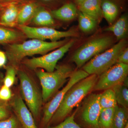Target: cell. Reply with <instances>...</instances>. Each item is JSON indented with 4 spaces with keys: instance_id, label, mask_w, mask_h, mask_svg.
Here are the masks:
<instances>
[{
    "instance_id": "36",
    "label": "cell",
    "mask_w": 128,
    "mask_h": 128,
    "mask_svg": "<svg viewBox=\"0 0 128 128\" xmlns=\"http://www.w3.org/2000/svg\"><path fill=\"white\" fill-rule=\"evenodd\" d=\"M124 128H128V123L126 124V126H125Z\"/></svg>"
},
{
    "instance_id": "29",
    "label": "cell",
    "mask_w": 128,
    "mask_h": 128,
    "mask_svg": "<svg viewBox=\"0 0 128 128\" xmlns=\"http://www.w3.org/2000/svg\"><path fill=\"white\" fill-rule=\"evenodd\" d=\"M12 115L9 104L6 101L0 100V121L8 118Z\"/></svg>"
},
{
    "instance_id": "13",
    "label": "cell",
    "mask_w": 128,
    "mask_h": 128,
    "mask_svg": "<svg viewBox=\"0 0 128 128\" xmlns=\"http://www.w3.org/2000/svg\"><path fill=\"white\" fill-rule=\"evenodd\" d=\"M22 4L14 2L0 4V25L8 28L18 26V12Z\"/></svg>"
},
{
    "instance_id": "4",
    "label": "cell",
    "mask_w": 128,
    "mask_h": 128,
    "mask_svg": "<svg viewBox=\"0 0 128 128\" xmlns=\"http://www.w3.org/2000/svg\"><path fill=\"white\" fill-rule=\"evenodd\" d=\"M115 40L112 34H104L94 37L76 49L70 60L76 64V69H78L92 58L112 47Z\"/></svg>"
},
{
    "instance_id": "34",
    "label": "cell",
    "mask_w": 128,
    "mask_h": 128,
    "mask_svg": "<svg viewBox=\"0 0 128 128\" xmlns=\"http://www.w3.org/2000/svg\"><path fill=\"white\" fill-rule=\"evenodd\" d=\"M75 4L76 5V6H78V5L82 3V2H84L86 0H73Z\"/></svg>"
},
{
    "instance_id": "23",
    "label": "cell",
    "mask_w": 128,
    "mask_h": 128,
    "mask_svg": "<svg viewBox=\"0 0 128 128\" xmlns=\"http://www.w3.org/2000/svg\"><path fill=\"white\" fill-rule=\"evenodd\" d=\"M99 104L102 109L115 108L118 106L115 94L112 89L104 90L100 94Z\"/></svg>"
},
{
    "instance_id": "31",
    "label": "cell",
    "mask_w": 128,
    "mask_h": 128,
    "mask_svg": "<svg viewBox=\"0 0 128 128\" xmlns=\"http://www.w3.org/2000/svg\"><path fill=\"white\" fill-rule=\"evenodd\" d=\"M117 63L128 64V48H126L120 54Z\"/></svg>"
},
{
    "instance_id": "22",
    "label": "cell",
    "mask_w": 128,
    "mask_h": 128,
    "mask_svg": "<svg viewBox=\"0 0 128 128\" xmlns=\"http://www.w3.org/2000/svg\"><path fill=\"white\" fill-rule=\"evenodd\" d=\"M78 16L79 28L83 32H90L93 31L98 24L96 19L80 11Z\"/></svg>"
},
{
    "instance_id": "17",
    "label": "cell",
    "mask_w": 128,
    "mask_h": 128,
    "mask_svg": "<svg viewBox=\"0 0 128 128\" xmlns=\"http://www.w3.org/2000/svg\"><path fill=\"white\" fill-rule=\"evenodd\" d=\"M101 6L103 18L109 25H112L119 14V4L116 0H101Z\"/></svg>"
},
{
    "instance_id": "10",
    "label": "cell",
    "mask_w": 128,
    "mask_h": 128,
    "mask_svg": "<svg viewBox=\"0 0 128 128\" xmlns=\"http://www.w3.org/2000/svg\"><path fill=\"white\" fill-rule=\"evenodd\" d=\"M18 27L25 36L31 39L44 41L46 40H49L54 42L59 41L63 38H76L79 36L78 32L74 29L66 31H60L49 27H32L28 25Z\"/></svg>"
},
{
    "instance_id": "5",
    "label": "cell",
    "mask_w": 128,
    "mask_h": 128,
    "mask_svg": "<svg viewBox=\"0 0 128 128\" xmlns=\"http://www.w3.org/2000/svg\"><path fill=\"white\" fill-rule=\"evenodd\" d=\"M128 45L126 39L122 40L92 58L82 69L89 75L99 76L116 64L120 54Z\"/></svg>"
},
{
    "instance_id": "15",
    "label": "cell",
    "mask_w": 128,
    "mask_h": 128,
    "mask_svg": "<svg viewBox=\"0 0 128 128\" xmlns=\"http://www.w3.org/2000/svg\"><path fill=\"white\" fill-rule=\"evenodd\" d=\"M101 2V0H86L77 7L79 11L92 17L98 23L103 18Z\"/></svg>"
},
{
    "instance_id": "20",
    "label": "cell",
    "mask_w": 128,
    "mask_h": 128,
    "mask_svg": "<svg viewBox=\"0 0 128 128\" xmlns=\"http://www.w3.org/2000/svg\"><path fill=\"white\" fill-rule=\"evenodd\" d=\"M25 36L21 31H18L0 25V44H12L20 42Z\"/></svg>"
},
{
    "instance_id": "14",
    "label": "cell",
    "mask_w": 128,
    "mask_h": 128,
    "mask_svg": "<svg viewBox=\"0 0 128 128\" xmlns=\"http://www.w3.org/2000/svg\"><path fill=\"white\" fill-rule=\"evenodd\" d=\"M104 31L112 33L118 42L126 39L128 32V19L127 14L121 16L112 25L106 28Z\"/></svg>"
},
{
    "instance_id": "8",
    "label": "cell",
    "mask_w": 128,
    "mask_h": 128,
    "mask_svg": "<svg viewBox=\"0 0 128 128\" xmlns=\"http://www.w3.org/2000/svg\"><path fill=\"white\" fill-rule=\"evenodd\" d=\"M76 42V39L70 40L63 46L49 54L41 57L23 60L21 63L25 67L32 70L41 68L47 72H52L55 70L58 61L72 48Z\"/></svg>"
},
{
    "instance_id": "1",
    "label": "cell",
    "mask_w": 128,
    "mask_h": 128,
    "mask_svg": "<svg viewBox=\"0 0 128 128\" xmlns=\"http://www.w3.org/2000/svg\"><path fill=\"white\" fill-rule=\"evenodd\" d=\"M98 76L96 74L90 75L73 85L65 95L48 127L57 125L68 116L73 108L78 106L84 98L93 91Z\"/></svg>"
},
{
    "instance_id": "3",
    "label": "cell",
    "mask_w": 128,
    "mask_h": 128,
    "mask_svg": "<svg viewBox=\"0 0 128 128\" xmlns=\"http://www.w3.org/2000/svg\"><path fill=\"white\" fill-rule=\"evenodd\" d=\"M75 70L68 64L57 65L52 72L40 70L36 75L41 87L43 102L48 100L69 80Z\"/></svg>"
},
{
    "instance_id": "18",
    "label": "cell",
    "mask_w": 128,
    "mask_h": 128,
    "mask_svg": "<svg viewBox=\"0 0 128 128\" xmlns=\"http://www.w3.org/2000/svg\"><path fill=\"white\" fill-rule=\"evenodd\" d=\"M38 6L36 2L32 0L22 4L18 12V26L27 25L31 22Z\"/></svg>"
},
{
    "instance_id": "19",
    "label": "cell",
    "mask_w": 128,
    "mask_h": 128,
    "mask_svg": "<svg viewBox=\"0 0 128 128\" xmlns=\"http://www.w3.org/2000/svg\"><path fill=\"white\" fill-rule=\"evenodd\" d=\"M38 27H52L55 24L54 18L50 12L42 6H38L31 22Z\"/></svg>"
},
{
    "instance_id": "6",
    "label": "cell",
    "mask_w": 128,
    "mask_h": 128,
    "mask_svg": "<svg viewBox=\"0 0 128 128\" xmlns=\"http://www.w3.org/2000/svg\"><path fill=\"white\" fill-rule=\"evenodd\" d=\"M100 94L92 92L88 95L75 110V121L82 128H99L98 120L101 108Z\"/></svg>"
},
{
    "instance_id": "11",
    "label": "cell",
    "mask_w": 128,
    "mask_h": 128,
    "mask_svg": "<svg viewBox=\"0 0 128 128\" xmlns=\"http://www.w3.org/2000/svg\"><path fill=\"white\" fill-rule=\"evenodd\" d=\"M128 64L117 63L98 76L93 91L112 89L128 77Z\"/></svg>"
},
{
    "instance_id": "30",
    "label": "cell",
    "mask_w": 128,
    "mask_h": 128,
    "mask_svg": "<svg viewBox=\"0 0 128 128\" xmlns=\"http://www.w3.org/2000/svg\"><path fill=\"white\" fill-rule=\"evenodd\" d=\"M12 94L10 88L4 85L0 88V100L6 101L10 100L12 98Z\"/></svg>"
},
{
    "instance_id": "16",
    "label": "cell",
    "mask_w": 128,
    "mask_h": 128,
    "mask_svg": "<svg viewBox=\"0 0 128 128\" xmlns=\"http://www.w3.org/2000/svg\"><path fill=\"white\" fill-rule=\"evenodd\" d=\"M78 10L76 5L72 2H68L50 12L54 18L68 22L72 20L78 16Z\"/></svg>"
},
{
    "instance_id": "28",
    "label": "cell",
    "mask_w": 128,
    "mask_h": 128,
    "mask_svg": "<svg viewBox=\"0 0 128 128\" xmlns=\"http://www.w3.org/2000/svg\"><path fill=\"white\" fill-rule=\"evenodd\" d=\"M0 128H22L16 115L12 114L6 119L0 121Z\"/></svg>"
},
{
    "instance_id": "26",
    "label": "cell",
    "mask_w": 128,
    "mask_h": 128,
    "mask_svg": "<svg viewBox=\"0 0 128 128\" xmlns=\"http://www.w3.org/2000/svg\"><path fill=\"white\" fill-rule=\"evenodd\" d=\"M6 74L4 79V85L8 87L12 86L16 80L18 68L10 64L6 67Z\"/></svg>"
},
{
    "instance_id": "35",
    "label": "cell",
    "mask_w": 128,
    "mask_h": 128,
    "mask_svg": "<svg viewBox=\"0 0 128 128\" xmlns=\"http://www.w3.org/2000/svg\"><path fill=\"white\" fill-rule=\"evenodd\" d=\"M43 1L46 2H49L52 1L53 0H41Z\"/></svg>"
},
{
    "instance_id": "12",
    "label": "cell",
    "mask_w": 128,
    "mask_h": 128,
    "mask_svg": "<svg viewBox=\"0 0 128 128\" xmlns=\"http://www.w3.org/2000/svg\"><path fill=\"white\" fill-rule=\"evenodd\" d=\"M10 105L22 128H38L32 114L20 95L14 96Z\"/></svg>"
},
{
    "instance_id": "9",
    "label": "cell",
    "mask_w": 128,
    "mask_h": 128,
    "mask_svg": "<svg viewBox=\"0 0 128 128\" xmlns=\"http://www.w3.org/2000/svg\"><path fill=\"white\" fill-rule=\"evenodd\" d=\"M82 69L76 70L69 78L67 84L60 91L57 92L51 100L47 102L43 109V116L41 121V127L46 128L48 126L54 113L59 107L65 94L75 84L89 76Z\"/></svg>"
},
{
    "instance_id": "32",
    "label": "cell",
    "mask_w": 128,
    "mask_h": 128,
    "mask_svg": "<svg viewBox=\"0 0 128 128\" xmlns=\"http://www.w3.org/2000/svg\"><path fill=\"white\" fill-rule=\"evenodd\" d=\"M7 58L6 53L0 50V68L5 65L7 61Z\"/></svg>"
},
{
    "instance_id": "7",
    "label": "cell",
    "mask_w": 128,
    "mask_h": 128,
    "mask_svg": "<svg viewBox=\"0 0 128 128\" xmlns=\"http://www.w3.org/2000/svg\"><path fill=\"white\" fill-rule=\"evenodd\" d=\"M17 74L20 80L21 97L34 119L37 120L39 118L43 102L42 92L40 90L34 80L26 72L18 69Z\"/></svg>"
},
{
    "instance_id": "24",
    "label": "cell",
    "mask_w": 128,
    "mask_h": 128,
    "mask_svg": "<svg viewBox=\"0 0 128 128\" xmlns=\"http://www.w3.org/2000/svg\"><path fill=\"white\" fill-rule=\"evenodd\" d=\"M112 89L115 94L117 103L121 105L122 107L128 108V86L122 83L115 86Z\"/></svg>"
},
{
    "instance_id": "21",
    "label": "cell",
    "mask_w": 128,
    "mask_h": 128,
    "mask_svg": "<svg viewBox=\"0 0 128 128\" xmlns=\"http://www.w3.org/2000/svg\"><path fill=\"white\" fill-rule=\"evenodd\" d=\"M128 123V108H115L112 128H124Z\"/></svg>"
},
{
    "instance_id": "2",
    "label": "cell",
    "mask_w": 128,
    "mask_h": 128,
    "mask_svg": "<svg viewBox=\"0 0 128 128\" xmlns=\"http://www.w3.org/2000/svg\"><path fill=\"white\" fill-rule=\"evenodd\" d=\"M70 40L68 38L56 41H47L32 39L8 45L6 54L10 64L18 68L25 57L36 54H46L61 47Z\"/></svg>"
},
{
    "instance_id": "27",
    "label": "cell",
    "mask_w": 128,
    "mask_h": 128,
    "mask_svg": "<svg viewBox=\"0 0 128 128\" xmlns=\"http://www.w3.org/2000/svg\"><path fill=\"white\" fill-rule=\"evenodd\" d=\"M75 111L61 122L55 126H48L46 128H82L75 121Z\"/></svg>"
},
{
    "instance_id": "25",
    "label": "cell",
    "mask_w": 128,
    "mask_h": 128,
    "mask_svg": "<svg viewBox=\"0 0 128 128\" xmlns=\"http://www.w3.org/2000/svg\"><path fill=\"white\" fill-rule=\"evenodd\" d=\"M114 109H101L98 120L99 128H112Z\"/></svg>"
},
{
    "instance_id": "33",
    "label": "cell",
    "mask_w": 128,
    "mask_h": 128,
    "mask_svg": "<svg viewBox=\"0 0 128 128\" xmlns=\"http://www.w3.org/2000/svg\"><path fill=\"white\" fill-rule=\"evenodd\" d=\"M30 0H0V4L12 2H17L22 4Z\"/></svg>"
}]
</instances>
